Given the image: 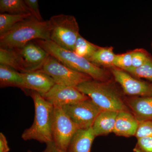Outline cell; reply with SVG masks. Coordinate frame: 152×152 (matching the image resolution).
<instances>
[{
	"label": "cell",
	"mask_w": 152,
	"mask_h": 152,
	"mask_svg": "<svg viewBox=\"0 0 152 152\" xmlns=\"http://www.w3.org/2000/svg\"><path fill=\"white\" fill-rule=\"evenodd\" d=\"M32 16L31 14L14 15L0 14V36L7 32L16 25Z\"/></svg>",
	"instance_id": "cell-20"
},
{
	"label": "cell",
	"mask_w": 152,
	"mask_h": 152,
	"mask_svg": "<svg viewBox=\"0 0 152 152\" xmlns=\"http://www.w3.org/2000/svg\"><path fill=\"white\" fill-rule=\"evenodd\" d=\"M50 31L48 20L39 21L32 16L0 36V47L16 49L33 40H50Z\"/></svg>",
	"instance_id": "cell-1"
},
{
	"label": "cell",
	"mask_w": 152,
	"mask_h": 152,
	"mask_svg": "<svg viewBox=\"0 0 152 152\" xmlns=\"http://www.w3.org/2000/svg\"><path fill=\"white\" fill-rule=\"evenodd\" d=\"M137 139L145 137H152V120L139 122L135 134Z\"/></svg>",
	"instance_id": "cell-27"
},
{
	"label": "cell",
	"mask_w": 152,
	"mask_h": 152,
	"mask_svg": "<svg viewBox=\"0 0 152 152\" xmlns=\"http://www.w3.org/2000/svg\"><path fill=\"white\" fill-rule=\"evenodd\" d=\"M99 48V47L87 41L80 34L76 41L73 52L89 61Z\"/></svg>",
	"instance_id": "cell-21"
},
{
	"label": "cell",
	"mask_w": 152,
	"mask_h": 152,
	"mask_svg": "<svg viewBox=\"0 0 152 152\" xmlns=\"http://www.w3.org/2000/svg\"><path fill=\"white\" fill-rule=\"evenodd\" d=\"M42 96L45 100L54 106L72 104L89 99L80 91L77 87L57 84L48 93Z\"/></svg>",
	"instance_id": "cell-10"
},
{
	"label": "cell",
	"mask_w": 152,
	"mask_h": 152,
	"mask_svg": "<svg viewBox=\"0 0 152 152\" xmlns=\"http://www.w3.org/2000/svg\"><path fill=\"white\" fill-rule=\"evenodd\" d=\"M30 96L34 104V118L31 126L22 134V138L25 141L36 140L46 144L51 142L54 107L37 92L31 91Z\"/></svg>",
	"instance_id": "cell-3"
},
{
	"label": "cell",
	"mask_w": 152,
	"mask_h": 152,
	"mask_svg": "<svg viewBox=\"0 0 152 152\" xmlns=\"http://www.w3.org/2000/svg\"></svg>",
	"instance_id": "cell-31"
},
{
	"label": "cell",
	"mask_w": 152,
	"mask_h": 152,
	"mask_svg": "<svg viewBox=\"0 0 152 152\" xmlns=\"http://www.w3.org/2000/svg\"><path fill=\"white\" fill-rule=\"evenodd\" d=\"M115 56L112 47H99L89 61L96 66H103L107 67H115L114 61Z\"/></svg>",
	"instance_id": "cell-18"
},
{
	"label": "cell",
	"mask_w": 152,
	"mask_h": 152,
	"mask_svg": "<svg viewBox=\"0 0 152 152\" xmlns=\"http://www.w3.org/2000/svg\"><path fill=\"white\" fill-rule=\"evenodd\" d=\"M34 42L50 56L74 70L86 74L98 81L106 82L109 78L104 70L94 64L88 60L58 45L50 40L38 39Z\"/></svg>",
	"instance_id": "cell-2"
},
{
	"label": "cell",
	"mask_w": 152,
	"mask_h": 152,
	"mask_svg": "<svg viewBox=\"0 0 152 152\" xmlns=\"http://www.w3.org/2000/svg\"><path fill=\"white\" fill-rule=\"evenodd\" d=\"M124 71L136 77L146 79L152 82V58L141 66L129 68Z\"/></svg>",
	"instance_id": "cell-23"
},
{
	"label": "cell",
	"mask_w": 152,
	"mask_h": 152,
	"mask_svg": "<svg viewBox=\"0 0 152 152\" xmlns=\"http://www.w3.org/2000/svg\"><path fill=\"white\" fill-rule=\"evenodd\" d=\"M151 58V57L144 50L133 51L132 66L131 68H138L141 66Z\"/></svg>",
	"instance_id": "cell-25"
},
{
	"label": "cell",
	"mask_w": 152,
	"mask_h": 152,
	"mask_svg": "<svg viewBox=\"0 0 152 152\" xmlns=\"http://www.w3.org/2000/svg\"><path fill=\"white\" fill-rule=\"evenodd\" d=\"M125 102L139 122L152 120V96L133 97Z\"/></svg>",
	"instance_id": "cell-13"
},
{
	"label": "cell",
	"mask_w": 152,
	"mask_h": 152,
	"mask_svg": "<svg viewBox=\"0 0 152 152\" xmlns=\"http://www.w3.org/2000/svg\"><path fill=\"white\" fill-rule=\"evenodd\" d=\"M40 71L48 75L57 84L77 87L92 80L89 76L74 70L49 55Z\"/></svg>",
	"instance_id": "cell-6"
},
{
	"label": "cell",
	"mask_w": 152,
	"mask_h": 152,
	"mask_svg": "<svg viewBox=\"0 0 152 152\" xmlns=\"http://www.w3.org/2000/svg\"><path fill=\"white\" fill-rule=\"evenodd\" d=\"M137 139V142L133 149L134 152H152V137H142Z\"/></svg>",
	"instance_id": "cell-26"
},
{
	"label": "cell",
	"mask_w": 152,
	"mask_h": 152,
	"mask_svg": "<svg viewBox=\"0 0 152 152\" xmlns=\"http://www.w3.org/2000/svg\"><path fill=\"white\" fill-rule=\"evenodd\" d=\"M61 107L80 129H88L92 126L96 118L102 111L90 98Z\"/></svg>",
	"instance_id": "cell-8"
},
{
	"label": "cell",
	"mask_w": 152,
	"mask_h": 152,
	"mask_svg": "<svg viewBox=\"0 0 152 152\" xmlns=\"http://www.w3.org/2000/svg\"><path fill=\"white\" fill-rule=\"evenodd\" d=\"M16 52L22 72L39 70L49 55L34 41L18 48Z\"/></svg>",
	"instance_id": "cell-9"
},
{
	"label": "cell",
	"mask_w": 152,
	"mask_h": 152,
	"mask_svg": "<svg viewBox=\"0 0 152 152\" xmlns=\"http://www.w3.org/2000/svg\"><path fill=\"white\" fill-rule=\"evenodd\" d=\"M24 1L31 15L39 21H44L40 12L38 1L37 0H25Z\"/></svg>",
	"instance_id": "cell-28"
},
{
	"label": "cell",
	"mask_w": 152,
	"mask_h": 152,
	"mask_svg": "<svg viewBox=\"0 0 152 152\" xmlns=\"http://www.w3.org/2000/svg\"><path fill=\"white\" fill-rule=\"evenodd\" d=\"M139 122L129 111L118 112L113 132L116 135L129 137L135 136Z\"/></svg>",
	"instance_id": "cell-14"
},
{
	"label": "cell",
	"mask_w": 152,
	"mask_h": 152,
	"mask_svg": "<svg viewBox=\"0 0 152 152\" xmlns=\"http://www.w3.org/2000/svg\"><path fill=\"white\" fill-rule=\"evenodd\" d=\"M1 14H31L27 6L23 0H1Z\"/></svg>",
	"instance_id": "cell-19"
},
{
	"label": "cell",
	"mask_w": 152,
	"mask_h": 152,
	"mask_svg": "<svg viewBox=\"0 0 152 152\" xmlns=\"http://www.w3.org/2000/svg\"><path fill=\"white\" fill-rule=\"evenodd\" d=\"M54 107L52 124L53 142L59 149L67 152L71 140L80 129L64 111L61 106Z\"/></svg>",
	"instance_id": "cell-7"
},
{
	"label": "cell",
	"mask_w": 152,
	"mask_h": 152,
	"mask_svg": "<svg viewBox=\"0 0 152 152\" xmlns=\"http://www.w3.org/2000/svg\"><path fill=\"white\" fill-rule=\"evenodd\" d=\"M77 88L102 110H129L121 95L110 83L92 80L82 83Z\"/></svg>",
	"instance_id": "cell-4"
},
{
	"label": "cell",
	"mask_w": 152,
	"mask_h": 152,
	"mask_svg": "<svg viewBox=\"0 0 152 152\" xmlns=\"http://www.w3.org/2000/svg\"><path fill=\"white\" fill-rule=\"evenodd\" d=\"M133 51L123 54L116 55L114 61V66L123 70L132 67Z\"/></svg>",
	"instance_id": "cell-24"
},
{
	"label": "cell",
	"mask_w": 152,
	"mask_h": 152,
	"mask_svg": "<svg viewBox=\"0 0 152 152\" xmlns=\"http://www.w3.org/2000/svg\"><path fill=\"white\" fill-rule=\"evenodd\" d=\"M112 73L126 94L140 97L152 96V84L134 78L127 72L118 68L113 69Z\"/></svg>",
	"instance_id": "cell-11"
},
{
	"label": "cell",
	"mask_w": 152,
	"mask_h": 152,
	"mask_svg": "<svg viewBox=\"0 0 152 152\" xmlns=\"http://www.w3.org/2000/svg\"><path fill=\"white\" fill-rule=\"evenodd\" d=\"M10 148L5 136L3 133H0V152H9Z\"/></svg>",
	"instance_id": "cell-29"
},
{
	"label": "cell",
	"mask_w": 152,
	"mask_h": 152,
	"mask_svg": "<svg viewBox=\"0 0 152 152\" xmlns=\"http://www.w3.org/2000/svg\"><path fill=\"white\" fill-rule=\"evenodd\" d=\"M50 40L63 48L74 51L80 34L78 24L73 16L56 15L48 20Z\"/></svg>",
	"instance_id": "cell-5"
},
{
	"label": "cell",
	"mask_w": 152,
	"mask_h": 152,
	"mask_svg": "<svg viewBox=\"0 0 152 152\" xmlns=\"http://www.w3.org/2000/svg\"><path fill=\"white\" fill-rule=\"evenodd\" d=\"M95 137L92 127L79 129L71 140L67 152H91Z\"/></svg>",
	"instance_id": "cell-15"
},
{
	"label": "cell",
	"mask_w": 152,
	"mask_h": 152,
	"mask_svg": "<svg viewBox=\"0 0 152 152\" xmlns=\"http://www.w3.org/2000/svg\"><path fill=\"white\" fill-rule=\"evenodd\" d=\"M27 152H35L28 150ZM41 152H64L59 149L56 145L53 142L49 143L46 144V147L45 149L43 151Z\"/></svg>",
	"instance_id": "cell-30"
},
{
	"label": "cell",
	"mask_w": 152,
	"mask_h": 152,
	"mask_svg": "<svg viewBox=\"0 0 152 152\" xmlns=\"http://www.w3.org/2000/svg\"><path fill=\"white\" fill-rule=\"evenodd\" d=\"M24 89L34 91L41 95L46 94L56 84L48 75L40 70L21 73Z\"/></svg>",
	"instance_id": "cell-12"
},
{
	"label": "cell",
	"mask_w": 152,
	"mask_h": 152,
	"mask_svg": "<svg viewBox=\"0 0 152 152\" xmlns=\"http://www.w3.org/2000/svg\"><path fill=\"white\" fill-rule=\"evenodd\" d=\"M0 64L8 66L22 72L18 58L14 49L0 48Z\"/></svg>",
	"instance_id": "cell-22"
},
{
	"label": "cell",
	"mask_w": 152,
	"mask_h": 152,
	"mask_svg": "<svg viewBox=\"0 0 152 152\" xmlns=\"http://www.w3.org/2000/svg\"><path fill=\"white\" fill-rule=\"evenodd\" d=\"M0 86L12 87L24 89V81L21 73L4 65L0 64Z\"/></svg>",
	"instance_id": "cell-17"
},
{
	"label": "cell",
	"mask_w": 152,
	"mask_h": 152,
	"mask_svg": "<svg viewBox=\"0 0 152 152\" xmlns=\"http://www.w3.org/2000/svg\"><path fill=\"white\" fill-rule=\"evenodd\" d=\"M118 112L102 110L95 119L92 126L95 137L113 132Z\"/></svg>",
	"instance_id": "cell-16"
}]
</instances>
